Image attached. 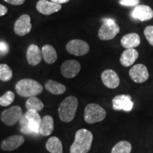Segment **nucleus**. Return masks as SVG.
Returning a JSON list of instances; mask_svg holds the SVG:
<instances>
[{
  "instance_id": "18",
  "label": "nucleus",
  "mask_w": 153,
  "mask_h": 153,
  "mask_svg": "<svg viewBox=\"0 0 153 153\" xmlns=\"http://www.w3.org/2000/svg\"><path fill=\"white\" fill-rule=\"evenodd\" d=\"M138 52L134 48L126 49L121 54L120 57V62L121 65L126 68L131 66L138 58Z\"/></svg>"
},
{
  "instance_id": "11",
  "label": "nucleus",
  "mask_w": 153,
  "mask_h": 153,
  "mask_svg": "<svg viewBox=\"0 0 153 153\" xmlns=\"http://www.w3.org/2000/svg\"><path fill=\"white\" fill-rule=\"evenodd\" d=\"M32 28L30 17L28 14H24L17 19L14 24V31L16 35L24 36L28 34Z\"/></svg>"
},
{
  "instance_id": "29",
  "label": "nucleus",
  "mask_w": 153,
  "mask_h": 153,
  "mask_svg": "<svg viewBox=\"0 0 153 153\" xmlns=\"http://www.w3.org/2000/svg\"><path fill=\"white\" fill-rule=\"evenodd\" d=\"M144 35L148 43L153 46V26H148L145 28Z\"/></svg>"
},
{
  "instance_id": "17",
  "label": "nucleus",
  "mask_w": 153,
  "mask_h": 153,
  "mask_svg": "<svg viewBox=\"0 0 153 153\" xmlns=\"http://www.w3.org/2000/svg\"><path fill=\"white\" fill-rule=\"evenodd\" d=\"M26 57H27L28 64L30 65H38L41 62L42 57H43L41 50L36 45L31 44L28 48Z\"/></svg>"
},
{
  "instance_id": "14",
  "label": "nucleus",
  "mask_w": 153,
  "mask_h": 153,
  "mask_svg": "<svg viewBox=\"0 0 153 153\" xmlns=\"http://www.w3.org/2000/svg\"><path fill=\"white\" fill-rule=\"evenodd\" d=\"M101 80L104 85L109 89H116L120 84L118 74L113 70H106L101 73Z\"/></svg>"
},
{
  "instance_id": "33",
  "label": "nucleus",
  "mask_w": 153,
  "mask_h": 153,
  "mask_svg": "<svg viewBox=\"0 0 153 153\" xmlns=\"http://www.w3.org/2000/svg\"><path fill=\"white\" fill-rule=\"evenodd\" d=\"M7 13V8L2 4H0V16H2Z\"/></svg>"
},
{
  "instance_id": "15",
  "label": "nucleus",
  "mask_w": 153,
  "mask_h": 153,
  "mask_svg": "<svg viewBox=\"0 0 153 153\" xmlns=\"http://www.w3.org/2000/svg\"><path fill=\"white\" fill-rule=\"evenodd\" d=\"M25 116L29 123L32 134H35V135L39 134V128L41 125L42 118L38 112L35 110L29 109L26 111Z\"/></svg>"
},
{
  "instance_id": "24",
  "label": "nucleus",
  "mask_w": 153,
  "mask_h": 153,
  "mask_svg": "<svg viewBox=\"0 0 153 153\" xmlns=\"http://www.w3.org/2000/svg\"><path fill=\"white\" fill-rule=\"evenodd\" d=\"M26 108L27 110L32 109L36 111H40L44 108V104L40 99L36 97H30L26 102Z\"/></svg>"
},
{
  "instance_id": "27",
  "label": "nucleus",
  "mask_w": 153,
  "mask_h": 153,
  "mask_svg": "<svg viewBox=\"0 0 153 153\" xmlns=\"http://www.w3.org/2000/svg\"><path fill=\"white\" fill-rule=\"evenodd\" d=\"M15 94L13 91H8L0 97V105L1 106H9L14 102Z\"/></svg>"
},
{
  "instance_id": "8",
  "label": "nucleus",
  "mask_w": 153,
  "mask_h": 153,
  "mask_svg": "<svg viewBox=\"0 0 153 153\" xmlns=\"http://www.w3.org/2000/svg\"><path fill=\"white\" fill-rule=\"evenodd\" d=\"M113 108L116 111L123 110L131 111L133 109V102L131 101V97L128 94L117 95L112 100Z\"/></svg>"
},
{
  "instance_id": "32",
  "label": "nucleus",
  "mask_w": 153,
  "mask_h": 153,
  "mask_svg": "<svg viewBox=\"0 0 153 153\" xmlns=\"http://www.w3.org/2000/svg\"><path fill=\"white\" fill-rule=\"evenodd\" d=\"M4 1L13 5H22L24 3L25 0H4Z\"/></svg>"
},
{
  "instance_id": "3",
  "label": "nucleus",
  "mask_w": 153,
  "mask_h": 153,
  "mask_svg": "<svg viewBox=\"0 0 153 153\" xmlns=\"http://www.w3.org/2000/svg\"><path fill=\"white\" fill-rule=\"evenodd\" d=\"M15 89L22 97H36L43 91V87L39 82L31 79H23L17 82Z\"/></svg>"
},
{
  "instance_id": "7",
  "label": "nucleus",
  "mask_w": 153,
  "mask_h": 153,
  "mask_svg": "<svg viewBox=\"0 0 153 153\" xmlns=\"http://www.w3.org/2000/svg\"><path fill=\"white\" fill-rule=\"evenodd\" d=\"M66 49L70 54L76 56H82L89 53V45L87 42L82 40L74 39L67 44Z\"/></svg>"
},
{
  "instance_id": "23",
  "label": "nucleus",
  "mask_w": 153,
  "mask_h": 153,
  "mask_svg": "<svg viewBox=\"0 0 153 153\" xmlns=\"http://www.w3.org/2000/svg\"><path fill=\"white\" fill-rule=\"evenodd\" d=\"M45 87L49 92L55 95L62 94L66 91L65 86L52 79H50L46 82Z\"/></svg>"
},
{
  "instance_id": "30",
  "label": "nucleus",
  "mask_w": 153,
  "mask_h": 153,
  "mask_svg": "<svg viewBox=\"0 0 153 153\" xmlns=\"http://www.w3.org/2000/svg\"><path fill=\"white\" fill-rule=\"evenodd\" d=\"M119 3L126 7H134L139 4L140 0H120Z\"/></svg>"
},
{
  "instance_id": "20",
  "label": "nucleus",
  "mask_w": 153,
  "mask_h": 153,
  "mask_svg": "<svg viewBox=\"0 0 153 153\" xmlns=\"http://www.w3.org/2000/svg\"><path fill=\"white\" fill-rule=\"evenodd\" d=\"M121 45L126 49L135 48L140 44V38L139 35L135 33L126 34L120 40Z\"/></svg>"
},
{
  "instance_id": "1",
  "label": "nucleus",
  "mask_w": 153,
  "mask_h": 153,
  "mask_svg": "<svg viewBox=\"0 0 153 153\" xmlns=\"http://www.w3.org/2000/svg\"><path fill=\"white\" fill-rule=\"evenodd\" d=\"M93 141V134L89 130H78L70 147V153H88L90 150Z\"/></svg>"
},
{
  "instance_id": "5",
  "label": "nucleus",
  "mask_w": 153,
  "mask_h": 153,
  "mask_svg": "<svg viewBox=\"0 0 153 153\" xmlns=\"http://www.w3.org/2000/svg\"><path fill=\"white\" fill-rule=\"evenodd\" d=\"M104 24L101 25L98 32V36L101 41H109L116 37L119 33L120 28L114 19H104Z\"/></svg>"
},
{
  "instance_id": "9",
  "label": "nucleus",
  "mask_w": 153,
  "mask_h": 153,
  "mask_svg": "<svg viewBox=\"0 0 153 153\" xmlns=\"http://www.w3.org/2000/svg\"><path fill=\"white\" fill-rule=\"evenodd\" d=\"M129 75L133 82L143 83L149 78V72L146 66L143 64H137L132 67L129 70Z\"/></svg>"
},
{
  "instance_id": "26",
  "label": "nucleus",
  "mask_w": 153,
  "mask_h": 153,
  "mask_svg": "<svg viewBox=\"0 0 153 153\" xmlns=\"http://www.w3.org/2000/svg\"><path fill=\"white\" fill-rule=\"evenodd\" d=\"M13 76L12 70L7 64H0V80L8 82Z\"/></svg>"
},
{
  "instance_id": "28",
  "label": "nucleus",
  "mask_w": 153,
  "mask_h": 153,
  "mask_svg": "<svg viewBox=\"0 0 153 153\" xmlns=\"http://www.w3.org/2000/svg\"><path fill=\"white\" fill-rule=\"evenodd\" d=\"M19 123H20V128L22 133L24 134H32V132L30 128L29 123H28L25 115H22V118L19 120Z\"/></svg>"
},
{
  "instance_id": "4",
  "label": "nucleus",
  "mask_w": 153,
  "mask_h": 153,
  "mask_svg": "<svg viewBox=\"0 0 153 153\" xmlns=\"http://www.w3.org/2000/svg\"><path fill=\"white\" fill-rule=\"evenodd\" d=\"M106 111L103 107L97 104H89L85 107L84 118L87 123L92 124L104 120Z\"/></svg>"
},
{
  "instance_id": "34",
  "label": "nucleus",
  "mask_w": 153,
  "mask_h": 153,
  "mask_svg": "<svg viewBox=\"0 0 153 153\" xmlns=\"http://www.w3.org/2000/svg\"><path fill=\"white\" fill-rule=\"evenodd\" d=\"M52 2L58 4H62L68 3V1H70V0H51Z\"/></svg>"
},
{
  "instance_id": "22",
  "label": "nucleus",
  "mask_w": 153,
  "mask_h": 153,
  "mask_svg": "<svg viewBox=\"0 0 153 153\" xmlns=\"http://www.w3.org/2000/svg\"><path fill=\"white\" fill-rule=\"evenodd\" d=\"M45 148L51 153H63L62 142L57 137H51L48 140Z\"/></svg>"
},
{
  "instance_id": "25",
  "label": "nucleus",
  "mask_w": 153,
  "mask_h": 153,
  "mask_svg": "<svg viewBox=\"0 0 153 153\" xmlns=\"http://www.w3.org/2000/svg\"><path fill=\"white\" fill-rule=\"evenodd\" d=\"M132 145L128 141H120L112 148L111 153H131Z\"/></svg>"
},
{
  "instance_id": "6",
  "label": "nucleus",
  "mask_w": 153,
  "mask_h": 153,
  "mask_svg": "<svg viewBox=\"0 0 153 153\" xmlns=\"http://www.w3.org/2000/svg\"><path fill=\"white\" fill-rule=\"evenodd\" d=\"M22 115V108L19 106H14L3 111L1 114V120L5 125L13 126L19 121Z\"/></svg>"
},
{
  "instance_id": "16",
  "label": "nucleus",
  "mask_w": 153,
  "mask_h": 153,
  "mask_svg": "<svg viewBox=\"0 0 153 153\" xmlns=\"http://www.w3.org/2000/svg\"><path fill=\"white\" fill-rule=\"evenodd\" d=\"M62 9V5L48 1L47 0H40L36 4V9L44 15H51L57 12Z\"/></svg>"
},
{
  "instance_id": "19",
  "label": "nucleus",
  "mask_w": 153,
  "mask_h": 153,
  "mask_svg": "<svg viewBox=\"0 0 153 153\" xmlns=\"http://www.w3.org/2000/svg\"><path fill=\"white\" fill-rule=\"evenodd\" d=\"M54 131V120L51 116L46 115L42 118L41 125L39 128V134L42 136H48Z\"/></svg>"
},
{
  "instance_id": "10",
  "label": "nucleus",
  "mask_w": 153,
  "mask_h": 153,
  "mask_svg": "<svg viewBox=\"0 0 153 153\" xmlns=\"http://www.w3.org/2000/svg\"><path fill=\"white\" fill-rule=\"evenodd\" d=\"M81 65L75 60H69L63 62L61 66V73L65 78H73L79 73Z\"/></svg>"
},
{
  "instance_id": "12",
  "label": "nucleus",
  "mask_w": 153,
  "mask_h": 153,
  "mask_svg": "<svg viewBox=\"0 0 153 153\" xmlns=\"http://www.w3.org/2000/svg\"><path fill=\"white\" fill-rule=\"evenodd\" d=\"M25 138L20 135H11L1 143V148L4 151H13L24 144Z\"/></svg>"
},
{
  "instance_id": "13",
  "label": "nucleus",
  "mask_w": 153,
  "mask_h": 153,
  "mask_svg": "<svg viewBox=\"0 0 153 153\" xmlns=\"http://www.w3.org/2000/svg\"><path fill=\"white\" fill-rule=\"evenodd\" d=\"M132 16L142 22L149 21L153 18V10L147 5H137L132 11Z\"/></svg>"
},
{
  "instance_id": "21",
  "label": "nucleus",
  "mask_w": 153,
  "mask_h": 153,
  "mask_svg": "<svg viewBox=\"0 0 153 153\" xmlns=\"http://www.w3.org/2000/svg\"><path fill=\"white\" fill-rule=\"evenodd\" d=\"M42 56L48 64H53L57 60V55L56 51L51 45H45L42 48Z\"/></svg>"
},
{
  "instance_id": "31",
  "label": "nucleus",
  "mask_w": 153,
  "mask_h": 153,
  "mask_svg": "<svg viewBox=\"0 0 153 153\" xmlns=\"http://www.w3.org/2000/svg\"><path fill=\"white\" fill-rule=\"evenodd\" d=\"M9 47L7 45V44L5 43V42L0 41V53H7L8 52Z\"/></svg>"
},
{
  "instance_id": "2",
  "label": "nucleus",
  "mask_w": 153,
  "mask_h": 153,
  "mask_svg": "<svg viewBox=\"0 0 153 153\" xmlns=\"http://www.w3.org/2000/svg\"><path fill=\"white\" fill-rule=\"evenodd\" d=\"M78 104V99L74 96H70L65 99L60 103L58 108L60 119L65 123L72 121L75 117Z\"/></svg>"
}]
</instances>
